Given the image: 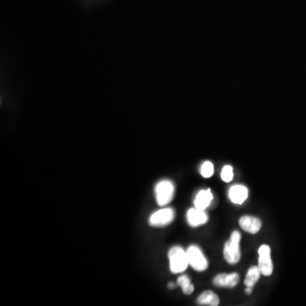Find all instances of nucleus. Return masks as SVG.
<instances>
[{
  "instance_id": "1",
  "label": "nucleus",
  "mask_w": 306,
  "mask_h": 306,
  "mask_svg": "<svg viewBox=\"0 0 306 306\" xmlns=\"http://www.w3.org/2000/svg\"><path fill=\"white\" fill-rule=\"evenodd\" d=\"M240 241H241V234L235 230L231 233L230 240L225 243L224 247V258L228 264H237L241 259V252H240Z\"/></svg>"
},
{
  "instance_id": "2",
  "label": "nucleus",
  "mask_w": 306,
  "mask_h": 306,
  "mask_svg": "<svg viewBox=\"0 0 306 306\" xmlns=\"http://www.w3.org/2000/svg\"><path fill=\"white\" fill-rule=\"evenodd\" d=\"M170 270L174 274H178L185 271L188 266L189 262L187 254L181 247L175 246L168 251Z\"/></svg>"
},
{
  "instance_id": "3",
  "label": "nucleus",
  "mask_w": 306,
  "mask_h": 306,
  "mask_svg": "<svg viewBox=\"0 0 306 306\" xmlns=\"http://www.w3.org/2000/svg\"><path fill=\"white\" fill-rule=\"evenodd\" d=\"M175 185L172 181L163 180L157 184L155 187V194L157 202L159 206L163 207L172 201L175 196Z\"/></svg>"
},
{
  "instance_id": "4",
  "label": "nucleus",
  "mask_w": 306,
  "mask_h": 306,
  "mask_svg": "<svg viewBox=\"0 0 306 306\" xmlns=\"http://www.w3.org/2000/svg\"><path fill=\"white\" fill-rule=\"evenodd\" d=\"M186 254L188 258L189 264L193 268V269L199 272L204 271L207 269L209 262L198 247L191 245L186 250Z\"/></svg>"
},
{
  "instance_id": "5",
  "label": "nucleus",
  "mask_w": 306,
  "mask_h": 306,
  "mask_svg": "<svg viewBox=\"0 0 306 306\" xmlns=\"http://www.w3.org/2000/svg\"><path fill=\"white\" fill-rule=\"evenodd\" d=\"M176 215L173 209L166 208L153 213L149 219V225L152 227H163L173 222Z\"/></svg>"
},
{
  "instance_id": "6",
  "label": "nucleus",
  "mask_w": 306,
  "mask_h": 306,
  "mask_svg": "<svg viewBox=\"0 0 306 306\" xmlns=\"http://www.w3.org/2000/svg\"><path fill=\"white\" fill-rule=\"evenodd\" d=\"M259 269L261 274L269 277L273 272V264L270 258V249L268 245H262L259 249Z\"/></svg>"
},
{
  "instance_id": "7",
  "label": "nucleus",
  "mask_w": 306,
  "mask_h": 306,
  "mask_svg": "<svg viewBox=\"0 0 306 306\" xmlns=\"http://www.w3.org/2000/svg\"><path fill=\"white\" fill-rule=\"evenodd\" d=\"M239 279V275L235 272L230 274H220L214 278L213 284L218 288H233L237 285Z\"/></svg>"
},
{
  "instance_id": "8",
  "label": "nucleus",
  "mask_w": 306,
  "mask_h": 306,
  "mask_svg": "<svg viewBox=\"0 0 306 306\" xmlns=\"http://www.w3.org/2000/svg\"><path fill=\"white\" fill-rule=\"evenodd\" d=\"M186 220L188 225L191 227H197L208 222L209 217L204 210H200L196 208L188 210L186 214Z\"/></svg>"
},
{
  "instance_id": "9",
  "label": "nucleus",
  "mask_w": 306,
  "mask_h": 306,
  "mask_svg": "<svg viewBox=\"0 0 306 306\" xmlns=\"http://www.w3.org/2000/svg\"><path fill=\"white\" fill-rule=\"evenodd\" d=\"M239 225L246 232L256 234L261 229L262 223L258 218L245 215L239 220Z\"/></svg>"
},
{
  "instance_id": "10",
  "label": "nucleus",
  "mask_w": 306,
  "mask_h": 306,
  "mask_svg": "<svg viewBox=\"0 0 306 306\" xmlns=\"http://www.w3.org/2000/svg\"><path fill=\"white\" fill-rule=\"evenodd\" d=\"M248 196H249V190L246 186L242 185L231 186L229 191V197L233 203L241 205L246 201Z\"/></svg>"
},
{
  "instance_id": "11",
  "label": "nucleus",
  "mask_w": 306,
  "mask_h": 306,
  "mask_svg": "<svg viewBox=\"0 0 306 306\" xmlns=\"http://www.w3.org/2000/svg\"><path fill=\"white\" fill-rule=\"evenodd\" d=\"M213 200V194L210 189L201 190L196 195L194 205L195 208L200 210H205L210 206Z\"/></svg>"
},
{
  "instance_id": "12",
  "label": "nucleus",
  "mask_w": 306,
  "mask_h": 306,
  "mask_svg": "<svg viewBox=\"0 0 306 306\" xmlns=\"http://www.w3.org/2000/svg\"><path fill=\"white\" fill-rule=\"evenodd\" d=\"M196 302L199 305L217 306L220 303V298L212 291H205L199 295Z\"/></svg>"
},
{
  "instance_id": "13",
  "label": "nucleus",
  "mask_w": 306,
  "mask_h": 306,
  "mask_svg": "<svg viewBox=\"0 0 306 306\" xmlns=\"http://www.w3.org/2000/svg\"><path fill=\"white\" fill-rule=\"evenodd\" d=\"M260 275H261V272L259 270V267L252 266L251 268H249V270L247 272L246 278L244 280V284L249 288H254V286L259 281Z\"/></svg>"
},
{
  "instance_id": "14",
  "label": "nucleus",
  "mask_w": 306,
  "mask_h": 306,
  "mask_svg": "<svg viewBox=\"0 0 306 306\" xmlns=\"http://www.w3.org/2000/svg\"><path fill=\"white\" fill-rule=\"evenodd\" d=\"M177 284L182 288L183 293L186 295H190L193 293L194 286L191 284V280L187 276H181L177 280Z\"/></svg>"
},
{
  "instance_id": "15",
  "label": "nucleus",
  "mask_w": 306,
  "mask_h": 306,
  "mask_svg": "<svg viewBox=\"0 0 306 306\" xmlns=\"http://www.w3.org/2000/svg\"><path fill=\"white\" fill-rule=\"evenodd\" d=\"M200 173L204 178H210L214 175V165L212 162L209 161L204 162L200 168Z\"/></svg>"
},
{
  "instance_id": "16",
  "label": "nucleus",
  "mask_w": 306,
  "mask_h": 306,
  "mask_svg": "<svg viewBox=\"0 0 306 306\" xmlns=\"http://www.w3.org/2000/svg\"><path fill=\"white\" fill-rule=\"evenodd\" d=\"M221 179L225 182H230L233 179V168L230 165H225L221 171Z\"/></svg>"
},
{
  "instance_id": "17",
  "label": "nucleus",
  "mask_w": 306,
  "mask_h": 306,
  "mask_svg": "<svg viewBox=\"0 0 306 306\" xmlns=\"http://www.w3.org/2000/svg\"><path fill=\"white\" fill-rule=\"evenodd\" d=\"M252 292H253V288L247 287L246 289H245V293H246V294H248V295H250V294L252 293Z\"/></svg>"
},
{
  "instance_id": "18",
  "label": "nucleus",
  "mask_w": 306,
  "mask_h": 306,
  "mask_svg": "<svg viewBox=\"0 0 306 306\" xmlns=\"http://www.w3.org/2000/svg\"><path fill=\"white\" fill-rule=\"evenodd\" d=\"M167 287H168V288H169V289H174V288H176V285H175L173 283H168V285H167Z\"/></svg>"
}]
</instances>
